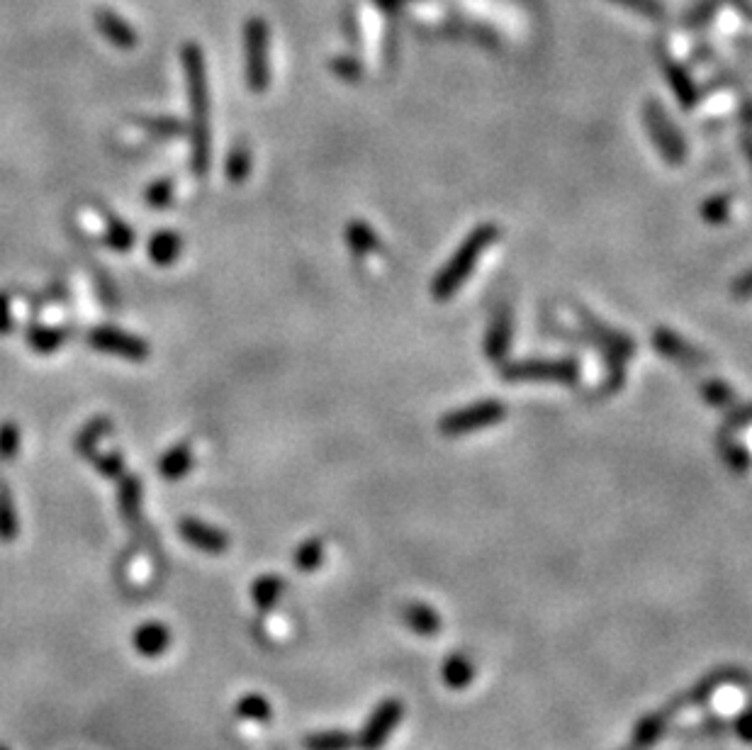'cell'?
<instances>
[{
	"label": "cell",
	"mask_w": 752,
	"mask_h": 750,
	"mask_svg": "<svg viewBox=\"0 0 752 750\" xmlns=\"http://www.w3.org/2000/svg\"><path fill=\"white\" fill-rule=\"evenodd\" d=\"M324 561V544L322 539H307L302 541L300 548L295 551V565L300 573H314Z\"/></svg>",
	"instance_id": "obj_27"
},
{
	"label": "cell",
	"mask_w": 752,
	"mask_h": 750,
	"mask_svg": "<svg viewBox=\"0 0 752 750\" xmlns=\"http://www.w3.org/2000/svg\"><path fill=\"white\" fill-rule=\"evenodd\" d=\"M183 74L188 86L190 105V139H193V154L190 166L198 176H205L212 164V132H210V86H207L205 57L198 44H185L183 47Z\"/></svg>",
	"instance_id": "obj_1"
},
{
	"label": "cell",
	"mask_w": 752,
	"mask_h": 750,
	"mask_svg": "<svg viewBox=\"0 0 752 750\" xmlns=\"http://www.w3.org/2000/svg\"><path fill=\"white\" fill-rule=\"evenodd\" d=\"M20 451V427L15 422L0 424V461H13Z\"/></svg>",
	"instance_id": "obj_30"
},
{
	"label": "cell",
	"mask_w": 752,
	"mask_h": 750,
	"mask_svg": "<svg viewBox=\"0 0 752 750\" xmlns=\"http://www.w3.org/2000/svg\"><path fill=\"white\" fill-rule=\"evenodd\" d=\"M120 509L122 514H125L127 522H137L139 519V509H142V483H139V478H134V475L122 480Z\"/></svg>",
	"instance_id": "obj_24"
},
{
	"label": "cell",
	"mask_w": 752,
	"mask_h": 750,
	"mask_svg": "<svg viewBox=\"0 0 752 750\" xmlns=\"http://www.w3.org/2000/svg\"><path fill=\"white\" fill-rule=\"evenodd\" d=\"M0 750H8V748H5V746H0Z\"/></svg>",
	"instance_id": "obj_40"
},
{
	"label": "cell",
	"mask_w": 752,
	"mask_h": 750,
	"mask_svg": "<svg viewBox=\"0 0 752 750\" xmlns=\"http://www.w3.org/2000/svg\"><path fill=\"white\" fill-rule=\"evenodd\" d=\"M237 716L244 721H271V702L261 694H246L237 702Z\"/></svg>",
	"instance_id": "obj_25"
},
{
	"label": "cell",
	"mask_w": 752,
	"mask_h": 750,
	"mask_svg": "<svg viewBox=\"0 0 752 750\" xmlns=\"http://www.w3.org/2000/svg\"><path fill=\"white\" fill-rule=\"evenodd\" d=\"M178 531H181L185 544L198 548L202 553H210V556H222L229 548V536L217 526L200 522V519H183Z\"/></svg>",
	"instance_id": "obj_10"
},
{
	"label": "cell",
	"mask_w": 752,
	"mask_h": 750,
	"mask_svg": "<svg viewBox=\"0 0 752 750\" xmlns=\"http://www.w3.org/2000/svg\"><path fill=\"white\" fill-rule=\"evenodd\" d=\"M509 339H512V317H509V310H502L495 317V324L490 327V337H487L485 344L487 356H490L492 361L504 358L509 349Z\"/></svg>",
	"instance_id": "obj_18"
},
{
	"label": "cell",
	"mask_w": 752,
	"mask_h": 750,
	"mask_svg": "<svg viewBox=\"0 0 752 750\" xmlns=\"http://www.w3.org/2000/svg\"><path fill=\"white\" fill-rule=\"evenodd\" d=\"M144 200H147L149 207H156V210H161V207H168L173 200V183L168 181V178H159V181H154L147 188V193H144Z\"/></svg>",
	"instance_id": "obj_31"
},
{
	"label": "cell",
	"mask_w": 752,
	"mask_h": 750,
	"mask_svg": "<svg viewBox=\"0 0 752 750\" xmlns=\"http://www.w3.org/2000/svg\"><path fill=\"white\" fill-rule=\"evenodd\" d=\"M723 456H726L728 466H731L735 470V473H745V468L750 466L748 453L740 449V446L726 444V441H723Z\"/></svg>",
	"instance_id": "obj_33"
},
{
	"label": "cell",
	"mask_w": 752,
	"mask_h": 750,
	"mask_svg": "<svg viewBox=\"0 0 752 750\" xmlns=\"http://www.w3.org/2000/svg\"><path fill=\"white\" fill-rule=\"evenodd\" d=\"M356 746V736L346 731H317L302 741L305 750H351Z\"/></svg>",
	"instance_id": "obj_22"
},
{
	"label": "cell",
	"mask_w": 752,
	"mask_h": 750,
	"mask_svg": "<svg viewBox=\"0 0 752 750\" xmlns=\"http://www.w3.org/2000/svg\"><path fill=\"white\" fill-rule=\"evenodd\" d=\"M653 344L658 346V349L662 351V354L670 356V358H675V361L684 363V366H694V363H697V366H699V363H706V361H709V358L701 356L697 349H692V346L684 344L682 339L675 337V334L665 332V329H660V332H655Z\"/></svg>",
	"instance_id": "obj_15"
},
{
	"label": "cell",
	"mask_w": 752,
	"mask_h": 750,
	"mask_svg": "<svg viewBox=\"0 0 752 750\" xmlns=\"http://www.w3.org/2000/svg\"><path fill=\"white\" fill-rule=\"evenodd\" d=\"M168 643H171V631L161 621H147L134 631V648L144 658H156L166 653Z\"/></svg>",
	"instance_id": "obj_12"
},
{
	"label": "cell",
	"mask_w": 752,
	"mask_h": 750,
	"mask_svg": "<svg viewBox=\"0 0 752 750\" xmlns=\"http://www.w3.org/2000/svg\"><path fill=\"white\" fill-rule=\"evenodd\" d=\"M402 716L404 704L400 699H383V702L373 709V714L368 716L366 724H363V729L356 738V746L361 750H380L387 743V738H390L397 726H400Z\"/></svg>",
	"instance_id": "obj_5"
},
{
	"label": "cell",
	"mask_w": 752,
	"mask_h": 750,
	"mask_svg": "<svg viewBox=\"0 0 752 750\" xmlns=\"http://www.w3.org/2000/svg\"><path fill=\"white\" fill-rule=\"evenodd\" d=\"M441 677L443 682H446L448 690H465V687H470V682H473L475 677L473 660L465 656V653H453V656L443 663Z\"/></svg>",
	"instance_id": "obj_16"
},
{
	"label": "cell",
	"mask_w": 752,
	"mask_h": 750,
	"mask_svg": "<svg viewBox=\"0 0 752 750\" xmlns=\"http://www.w3.org/2000/svg\"><path fill=\"white\" fill-rule=\"evenodd\" d=\"M20 534V519L18 509H15V500L10 495L8 485L0 483V541L10 544V541L18 539Z\"/></svg>",
	"instance_id": "obj_19"
},
{
	"label": "cell",
	"mask_w": 752,
	"mask_h": 750,
	"mask_svg": "<svg viewBox=\"0 0 752 750\" xmlns=\"http://www.w3.org/2000/svg\"><path fill=\"white\" fill-rule=\"evenodd\" d=\"M346 239H349L351 249L356 251V254H370V251L378 249L380 244L373 229L363 225V222H351L349 229H346Z\"/></svg>",
	"instance_id": "obj_29"
},
{
	"label": "cell",
	"mask_w": 752,
	"mask_h": 750,
	"mask_svg": "<svg viewBox=\"0 0 752 750\" xmlns=\"http://www.w3.org/2000/svg\"><path fill=\"white\" fill-rule=\"evenodd\" d=\"M193 468V449L190 446H173L171 451L161 458L159 473L164 480H181Z\"/></svg>",
	"instance_id": "obj_17"
},
{
	"label": "cell",
	"mask_w": 752,
	"mask_h": 750,
	"mask_svg": "<svg viewBox=\"0 0 752 750\" xmlns=\"http://www.w3.org/2000/svg\"><path fill=\"white\" fill-rule=\"evenodd\" d=\"M95 463H98V470L105 475V478H117V475L122 473V458L120 456H105V458H95Z\"/></svg>",
	"instance_id": "obj_35"
},
{
	"label": "cell",
	"mask_w": 752,
	"mask_h": 750,
	"mask_svg": "<svg viewBox=\"0 0 752 750\" xmlns=\"http://www.w3.org/2000/svg\"><path fill=\"white\" fill-rule=\"evenodd\" d=\"M400 617L407 629L417 636H436L441 631V617L436 614V609H431L424 602H409L404 604Z\"/></svg>",
	"instance_id": "obj_11"
},
{
	"label": "cell",
	"mask_w": 752,
	"mask_h": 750,
	"mask_svg": "<svg viewBox=\"0 0 752 750\" xmlns=\"http://www.w3.org/2000/svg\"><path fill=\"white\" fill-rule=\"evenodd\" d=\"M147 251H149L151 263H156V266H161V268L173 266L183 251L181 234L173 232V229H161V232H156L154 237L149 239Z\"/></svg>",
	"instance_id": "obj_13"
},
{
	"label": "cell",
	"mask_w": 752,
	"mask_h": 750,
	"mask_svg": "<svg viewBox=\"0 0 752 750\" xmlns=\"http://www.w3.org/2000/svg\"><path fill=\"white\" fill-rule=\"evenodd\" d=\"M682 709H689V704H687V697H684V694H679V697L670 699L665 707H660V709H655V712H648L645 716H641V719L636 721V726H633V733H631V738H628V746L624 750H650V748H653L655 743H658L660 738L665 736L667 729H670L675 714L682 712Z\"/></svg>",
	"instance_id": "obj_4"
},
{
	"label": "cell",
	"mask_w": 752,
	"mask_h": 750,
	"mask_svg": "<svg viewBox=\"0 0 752 750\" xmlns=\"http://www.w3.org/2000/svg\"><path fill=\"white\" fill-rule=\"evenodd\" d=\"M88 344L95 351L108 356L125 358V361L142 363L149 358V344L144 339L134 337V334L125 332V329L117 327H95L88 332Z\"/></svg>",
	"instance_id": "obj_7"
},
{
	"label": "cell",
	"mask_w": 752,
	"mask_h": 750,
	"mask_svg": "<svg viewBox=\"0 0 752 750\" xmlns=\"http://www.w3.org/2000/svg\"><path fill=\"white\" fill-rule=\"evenodd\" d=\"M733 293L738 295V298H750V295H752V271L748 273V276H743L738 283L733 285Z\"/></svg>",
	"instance_id": "obj_38"
},
{
	"label": "cell",
	"mask_w": 752,
	"mask_h": 750,
	"mask_svg": "<svg viewBox=\"0 0 752 750\" xmlns=\"http://www.w3.org/2000/svg\"><path fill=\"white\" fill-rule=\"evenodd\" d=\"M504 380H558L575 383L580 378L575 361H524L502 368Z\"/></svg>",
	"instance_id": "obj_8"
},
{
	"label": "cell",
	"mask_w": 752,
	"mask_h": 750,
	"mask_svg": "<svg viewBox=\"0 0 752 750\" xmlns=\"http://www.w3.org/2000/svg\"><path fill=\"white\" fill-rule=\"evenodd\" d=\"M134 242H137V234H134L132 227L125 225V222H120V220L108 222V229H105V244H108L112 251H120V254H125V251L132 249Z\"/></svg>",
	"instance_id": "obj_28"
},
{
	"label": "cell",
	"mask_w": 752,
	"mask_h": 750,
	"mask_svg": "<svg viewBox=\"0 0 752 750\" xmlns=\"http://www.w3.org/2000/svg\"><path fill=\"white\" fill-rule=\"evenodd\" d=\"M334 71H336V74L346 76V78H356L358 76V66L356 64H346V59H336L334 61Z\"/></svg>",
	"instance_id": "obj_39"
},
{
	"label": "cell",
	"mask_w": 752,
	"mask_h": 750,
	"mask_svg": "<svg viewBox=\"0 0 752 750\" xmlns=\"http://www.w3.org/2000/svg\"><path fill=\"white\" fill-rule=\"evenodd\" d=\"M285 582L278 578V575H261L254 585H251V597H254L256 607L261 612H271L276 607L280 595H283Z\"/></svg>",
	"instance_id": "obj_20"
},
{
	"label": "cell",
	"mask_w": 752,
	"mask_h": 750,
	"mask_svg": "<svg viewBox=\"0 0 752 750\" xmlns=\"http://www.w3.org/2000/svg\"><path fill=\"white\" fill-rule=\"evenodd\" d=\"M497 237H499V229L495 225L477 227L475 232L465 239L463 246L456 251V256L448 261V266L443 268L439 276H436L434 288H431L434 290V298L436 300L453 298V293H456L460 285L468 281L470 271L475 268V263L477 259H480L482 251L495 242Z\"/></svg>",
	"instance_id": "obj_2"
},
{
	"label": "cell",
	"mask_w": 752,
	"mask_h": 750,
	"mask_svg": "<svg viewBox=\"0 0 752 750\" xmlns=\"http://www.w3.org/2000/svg\"><path fill=\"white\" fill-rule=\"evenodd\" d=\"M507 417V407L497 400H485V402H475V405L465 407V410H458L448 417L441 419L439 429L443 436H463V434H473L475 429L490 427V424H497L499 419Z\"/></svg>",
	"instance_id": "obj_6"
},
{
	"label": "cell",
	"mask_w": 752,
	"mask_h": 750,
	"mask_svg": "<svg viewBox=\"0 0 752 750\" xmlns=\"http://www.w3.org/2000/svg\"><path fill=\"white\" fill-rule=\"evenodd\" d=\"M645 120H648V130L650 134H653L655 144H658L662 154H665V159L670 161V164H682V159H684L682 137H679V132L670 125V120H667L665 113H662L658 105L650 103L648 108H645Z\"/></svg>",
	"instance_id": "obj_9"
},
{
	"label": "cell",
	"mask_w": 752,
	"mask_h": 750,
	"mask_svg": "<svg viewBox=\"0 0 752 750\" xmlns=\"http://www.w3.org/2000/svg\"><path fill=\"white\" fill-rule=\"evenodd\" d=\"M13 329V310H10V298L5 293H0V337L10 334Z\"/></svg>",
	"instance_id": "obj_36"
},
{
	"label": "cell",
	"mask_w": 752,
	"mask_h": 750,
	"mask_svg": "<svg viewBox=\"0 0 752 750\" xmlns=\"http://www.w3.org/2000/svg\"><path fill=\"white\" fill-rule=\"evenodd\" d=\"M735 736L740 738L743 743H748V746H752V699L748 704H745V709L740 712L735 719L731 721Z\"/></svg>",
	"instance_id": "obj_32"
},
{
	"label": "cell",
	"mask_w": 752,
	"mask_h": 750,
	"mask_svg": "<svg viewBox=\"0 0 752 750\" xmlns=\"http://www.w3.org/2000/svg\"><path fill=\"white\" fill-rule=\"evenodd\" d=\"M64 341H66V332L59 327H32L30 332H27V346L42 356L54 354L56 349L64 346Z\"/></svg>",
	"instance_id": "obj_21"
},
{
	"label": "cell",
	"mask_w": 752,
	"mask_h": 750,
	"mask_svg": "<svg viewBox=\"0 0 752 750\" xmlns=\"http://www.w3.org/2000/svg\"><path fill=\"white\" fill-rule=\"evenodd\" d=\"M704 397L711 405H726L731 400V390L723 383H718V380H711V383L704 385Z\"/></svg>",
	"instance_id": "obj_34"
},
{
	"label": "cell",
	"mask_w": 752,
	"mask_h": 750,
	"mask_svg": "<svg viewBox=\"0 0 752 750\" xmlns=\"http://www.w3.org/2000/svg\"><path fill=\"white\" fill-rule=\"evenodd\" d=\"M110 432H112L110 419H105V417L93 419V422H88L86 429H83V432L78 434V441H76L78 451H81L83 456L91 458V461H93L95 451H98L100 439H105V436H108Z\"/></svg>",
	"instance_id": "obj_23"
},
{
	"label": "cell",
	"mask_w": 752,
	"mask_h": 750,
	"mask_svg": "<svg viewBox=\"0 0 752 750\" xmlns=\"http://www.w3.org/2000/svg\"><path fill=\"white\" fill-rule=\"evenodd\" d=\"M251 166H254V161H251V149L244 147V144H237L227 156V178L239 186V183H244L246 178H249Z\"/></svg>",
	"instance_id": "obj_26"
},
{
	"label": "cell",
	"mask_w": 752,
	"mask_h": 750,
	"mask_svg": "<svg viewBox=\"0 0 752 750\" xmlns=\"http://www.w3.org/2000/svg\"><path fill=\"white\" fill-rule=\"evenodd\" d=\"M726 207H728V200L726 198L711 200V203L704 207L706 220H709V222H723V220H726Z\"/></svg>",
	"instance_id": "obj_37"
},
{
	"label": "cell",
	"mask_w": 752,
	"mask_h": 750,
	"mask_svg": "<svg viewBox=\"0 0 752 750\" xmlns=\"http://www.w3.org/2000/svg\"><path fill=\"white\" fill-rule=\"evenodd\" d=\"M95 22H98V30L103 32L105 39H108L110 44H115L117 49L137 47V32H134L120 15L110 13V10H100V13L95 15Z\"/></svg>",
	"instance_id": "obj_14"
},
{
	"label": "cell",
	"mask_w": 752,
	"mask_h": 750,
	"mask_svg": "<svg viewBox=\"0 0 752 750\" xmlns=\"http://www.w3.org/2000/svg\"><path fill=\"white\" fill-rule=\"evenodd\" d=\"M244 54L246 86L254 93L268 91V86H271V30L261 18L246 20Z\"/></svg>",
	"instance_id": "obj_3"
}]
</instances>
